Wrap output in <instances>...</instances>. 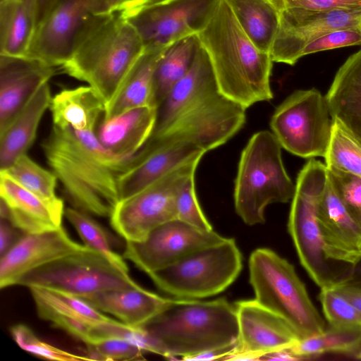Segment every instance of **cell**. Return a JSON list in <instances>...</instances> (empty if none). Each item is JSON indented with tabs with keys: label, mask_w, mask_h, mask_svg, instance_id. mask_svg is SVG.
<instances>
[{
	"label": "cell",
	"mask_w": 361,
	"mask_h": 361,
	"mask_svg": "<svg viewBox=\"0 0 361 361\" xmlns=\"http://www.w3.org/2000/svg\"><path fill=\"white\" fill-rule=\"evenodd\" d=\"M285 2L286 9L325 11L361 8V0H285Z\"/></svg>",
	"instance_id": "cell-43"
},
{
	"label": "cell",
	"mask_w": 361,
	"mask_h": 361,
	"mask_svg": "<svg viewBox=\"0 0 361 361\" xmlns=\"http://www.w3.org/2000/svg\"><path fill=\"white\" fill-rule=\"evenodd\" d=\"M361 45V28L343 29L330 32L310 43L302 56L332 49Z\"/></svg>",
	"instance_id": "cell-42"
},
{
	"label": "cell",
	"mask_w": 361,
	"mask_h": 361,
	"mask_svg": "<svg viewBox=\"0 0 361 361\" xmlns=\"http://www.w3.org/2000/svg\"><path fill=\"white\" fill-rule=\"evenodd\" d=\"M333 123L325 96L312 88L290 94L276 109L270 126L282 148L310 159L324 157Z\"/></svg>",
	"instance_id": "cell-11"
},
{
	"label": "cell",
	"mask_w": 361,
	"mask_h": 361,
	"mask_svg": "<svg viewBox=\"0 0 361 361\" xmlns=\"http://www.w3.org/2000/svg\"><path fill=\"white\" fill-rule=\"evenodd\" d=\"M205 151L189 142L156 148L145 153L138 152L132 166L118 180L121 200L135 194L176 167L195 158Z\"/></svg>",
	"instance_id": "cell-22"
},
{
	"label": "cell",
	"mask_w": 361,
	"mask_h": 361,
	"mask_svg": "<svg viewBox=\"0 0 361 361\" xmlns=\"http://www.w3.org/2000/svg\"><path fill=\"white\" fill-rule=\"evenodd\" d=\"M319 300L329 325H361V312L334 288L321 289Z\"/></svg>",
	"instance_id": "cell-38"
},
{
	"label": "cell",
	"mask_w": 361,
	"mask_h": 361,
	"mask_svg": "<svg viewBox=\"0 0 361 361\" xmlns=\"http://www.w3.org/2000/svg\"><path fill=\"white\" fill-rule=\"evenodd\" d=\"M234 305L238 338L228 359H259L289 350L300 341L288 322L255 300H240Z\"/></svg>",
	"instance_id": "cell-16"
},
{
	"label": "cell",
	"mask_w": 361,
	"mask_h": 361,
	"mask_svg": "<svg viewBox=\"0 0 361 361\" xmlns=\"http://www.w3.org/2000/svg\"><path fill=\"white\" fill-rule=\"evenodd\" d=\"M281 145L267 130L255 133L243 149L235 181L234 204L238 215L249 226L265 221L270 204L292 200L295 191L284 167Z\"/></svg>",
	"instance_id": "cell-6"
},
{
	"label": "cell",
	"mask_w": 361,
	"mask_h": 361,
	"mask_svg": "<svg viewBox=\"0 0 361 361\" xmlns=\"http://www.w3.org/2000/svg\"><path fill=\"white\" fill-rule=\"evenodd\" d=\"M226 1L248 38L258 49L270 54L281 13L267 0Z\"/></svg>",
	"instance_id": "cell-31"
},
{
	"label": "cell",
	"mask_w": 361,
	"mask_h": 361,
	"mask_svg": "<svg viewBox=\"0 0 361 361\" xmlns=\"http://www.w3.org/2000/svg\"><path fill=\"white\" fill-rule=\"evenodd\" d=\"M157 111L156 107L142 106L102 120L97 137L113 153L135 154L145 146L153 132Z\"/></svg>",
	"instance_id": "cell-24"
},
{
	"label": "cell",
	"mask_w": 361,
	"mask_h": 361,
	"mask_svg": "<svg viewBox=\"0 0 361 361\" xmlns=\"http://www.w3.org/2000/svg\"><path fill=\"white\" fill-rule=\"evenodd\" d=\"M105 104L89 85L63 89L52 96L49 109L53 126L82 132H95Z\"/></svg>",
	"instance_id": "cell-28"
},
{
	"label": "cell",
	"mask_w": 361,
	"mask_h": 361,
	"mask_svg": "<svg viewBox=\"0 0 361 361\" xmlns=\"http://www.w3.org/2000/svg\"><path fill=\"white\" fill-rule=\"evenodd\" d=\"M361 348V325H329L300 340L288 350L295 360L328 353H356Z\"/></svg>",
	"instance_id": "cell-34"
},
{
	"label": "cell",
	"mask_w": 361,
	"mask_h": 361,
	"mask_svg": "<svg viewBox=\"0 0 361 361\" xmlns=\"http://www.w3.org/2000/svg\"><path fill=\"white\" fill-rule=\"evenodd\" d=\"M356 357L361 360V348L360 350L355 353Z\"/></svg>",
	"instance_id": "cell-52"
},
{
	"label": "cell",
	"mask_w": 361,
	"mask_h": 361,
	"mask_svg": "<svg viewBox=\"0 0 361 361\" xmlns=\"http://www.w3.org/2000/svg\"><path fill=\"white\" fill-rule=\"evenodd\" d=\"M317 218L326 257L336 264L352 267L361 257V226L347 210L328 177Z\"/></svg>",
	"instance_id": "cell-19"
},
{
	"label": "cell",
	"mask_w": 361,
	"mask_h": 361,
	"mask_svg": "<svg viewBox=\"0 0 361 361\" xmlns=\"http://www.w3.org/2000/svg\"><path fill=\"white\" fill-rule=\"evenodd\" d=\"M123 0H95L94 13H105L117 8Z\"/></svg>",
	"instance_id": "cell-47"
},
{
	"label": "cell",
	"mask_w": 361,
	"mask_h": 361,
	"mask_svg": "<svg viewBox=\"0 0 361 361\" xmlns=\"http://www.w3.org/2000/svg\"><path fill=\"white\" fill-rule=\"evenodd\" d=\"M85 356L90 360H143L145 351L126 341L105 338L86 344Z\"/></svg>",
	"instance_id": "cell-39"
},
{
	"label": "cell",
	"mask_w": 361,
	"mask_h": 361,
	"mask_svg": "<svg viewBox=\"0 0 361 361\" xmlns=\"http://www.w3.org/2000/svg\"><path fill=\"white\" fill-rule=\"evenodd\" d=\"M269 1L280 13L286 10L285 0H267Z\"/></svg>",
	"instance_id": "cell-50"
},
{
	"label": "cell",
	"mask_w": 361,
	"mask_h": 361,
	"mask_svg": "<svg viewBox=\"0 0 361 361\" xmlns=\"http://www.w3.org/2000/svg\"><path fill=\"white\" fill-rule=\"evenodd\" d=\"M245 111L221 92L209 56L199 42L188 71L158 106L153 132L140 152L182 142L207 152L243 128Z\"/></svg>",
	"instance_id": "cell-1"
},
{
	"label": "cell",
	"mask_w": 361,
	"mask_h": 361,
	"mask_svg": "<svg viewBox=\"0 0 361 361\" xmlns=\"http://www.w3.org/2000/svg\"><path fill=\"white\" fill-rule=\"evenodd\" d=\"M325 98L332 119L361 140V49L339 68Z\"/></svg>",
	"instance_id": "cell-26"
},
{
	"label": "cell",
	"mask_w": 361,
	"mask_h": 361,
	"mask_svg": "<svg viewBox=\"0 0 361 361\" xmlns=\"http://www.w3.org/2000/svg\"><path fill=\"white\" fill-rule=\"evenodd\" d=\"M56 71L31 57L0 55V133Z\"/></svg>",
	"instance_id": "cell-20"
},
{
	"label": "cell",
	"mask_w": 361,
	"mask_h": 361,
	"mask_svg": "<svg viewBox=\"0 0 361 361\" xmlns=\"http://www.w3.org/2000/svg\"><path fill=\"white\" fill-rule=\"evenodd\" d=\"M95 0H61L37 24L26 56L61 67L70 57L75 39Z\"/></svg>",
	"instance_id": "cell-17"
},
{
	"label": "cell",
	"mask_w": 361,
	"mask_h": 361,
	"mask_svg": "<svg viewBox=\"0 0 361 361\" xmlns=\"http://www.w3.org/2000/svg\"><path fill=\"white\" fill-rule=\"evenodd\" d=\"M176 212V219L200 229L213 230L197 201L195 176L187 181L180 190L177 199Z\"/></svg>",
	"instance_id": "cell-41"
},
{
	"label": "cell",
	"mask_w": 361,
	"mask_h": 361,
	"mask_svg": "<svg viewBox=\"0 0 361 361\" xmlns=\"http://www.w3.org/2000/svg\"><path fill=\"white\" fill-rule=\"evenodd\" d=\"M202 157L171 170L135 194L121 200L110 216L114 230L126 241L145 240L154 228L176 219L178 195L195 174Z\"/></svg>",
	"instance_id": "cell-10"
},
{
	"label": "cell",
	"mask_w": 361,
	"mask_h": 361,
	"mask_svg": "<svg viewBox=\"0 0 361 361\" xmlns=\"http://www.w3.org/2000/svg\"><path fill=\"white\" fill-rule=\"evenodd\" d=\"M42 147L72 207L110 217L121 201L119 177L137 153L116 154L100 143L94 132L54 126Z\"/></svg>",
	"instance_id": "cell-2"
},
{
	"label": "cell",
	"mask_w": 361,
	"mask_h": 361,
	"mask_svg": "<svg viewBox=\"0 0 361 361\" xmlns=\"http://www.w3.org/2000/svg\"><path fill=\"white\" fill-rule=\"evenodd\" d=\"M149 1V0H123L117 8L120 9L125 15H128L146 5Z\"/></svg>",
	"instance_id": "cell-48"
},
{
	"label": "cell",
	"mask_w": 361,
	"mask_h": 361,
	"mask_svg": "<svg viewBox=\"0 0 361 361\" xmlns=\"http://www.w3.org/2000/svg\"><path fill=\"white\" fill-rule=\"evenodd\" d=\"M20 185L39 197L62 224L65 209L63 200L56 192L57 177L53 171L43 168L27 154L20 157L4 171Z\"/></svg>",
	"instance_id": "cell-33"
},
{
	"label": "cell",
	"mask_w": 361,
	"mask_h": 361,
	"mask_svg": "<svg viewBox=\"0 0 361 361\" xmlns=\"http://www.w3.org/2000/svg\"><path fill=\"white\" fill-rule=\"evenodd\" d=\"M353 28H361V8H287L281 13L270 56L273 62L293 66L302 57L303 49L315 39L332 31Z\"/></svg>",
	"instance_id": "cell-15"
},
{
	"label": "cell",
	"mask_w": 361,
	"mask_h": 361,
	"mask_svg": "<svg viewBox=\"0 0 361 361\" xmlns=\"http://www.w3.org/2000/svg\"><path fill=\"white\" fill-rule=\"evenodd\" d=\"M166 47L145 49L131 70L119 94L105 109L102 120L109 119L135 108H157L154 92V73Z\"/></svg>",
	"instance_id": "cell-30"
},
{
	"label": "cell",
	"mask_w": 361,
	"mask_h": 361,
	"mask_svg": "<svg viewBox=\"0 0 361 361\" xmlns=\"http://www.w3.org/2000/svg\"><path fill=\"white\" fill-rule=\"evenodd\" d=\"M334 288L361 312L360 288L346 284H341Z\"/></svg>",
	"instance_id": "cell-45"
},
{
	"label": "cell",
	"mask_w": 361,
	"mask_h": 361,
	"mask_svg": "<svg viewBox=\"0 0 361 361\" xmlns=\"http://www.w3.org/2000/svg\"><path fill=\"white\" fill-rule=\"evenodd\" d=\"M17 285L62 290L78 297L112 289L138 287L97 252L87 247L25 274Z\"/></svg>",
	"instance_id": "cell-12"
},
{
	"label": "cell",
	"mask_w": 361,
	"mask_h": 361,
	"mask_svg": "<svg viewBox=\"0 0 361 361\" xmlns=\"http://www.w3.org/2000/svg\"><path fill=\"white\" fill-rule=\"evenodd\" d=\"M38 0L0 1V55L26 56L38 21Z\"/></svg>",
	"instance_id": "cell-29"
},
{
	"label": "cell",
	"mask_w": 361,
	"mask_h": 361,
	"mask_svg": "<svg viewBox=\"0 0 361 361\" xmlns=\"http://www.w3.org/2000/svg\"><path fill=\"white\" fill-rule=\"evenodd\" d=\"M87 247L73 240L62 226L43 233H25L1 256L0 288L17 285L27 273Z\"/></svg>",
	"instance_id": "cell-18"
},
{
	"label": "cell",
	"mask_w": 361,
	"mask_h": 361,
	"mask_svg": "<svg viewBox=\"0 0 361 361\" xmlns=\"http://www.w3.org/2000/svg\"><path fill=\"white\" fill-rule=\"evenodd\" d=\"M145 49L137 30L120 9L92 13L80 29L70 57L60 68L93 88L106 109Z\"/></svg>",
	"instance_id": "cell-3"
},
{
	"label": "cell",
	"mask_w": 361,
	"mask_h": 361,
	"mask_svg": "<svg viewBox=\"0 0 361 361\" xmlns=\"http://www.w3.org/2000/svg\"><path fill=\"white\" fill-rule=\"evenodd\" d=\"M169 1V0H149V1L145 6L161 3V2H164V1Z\"/></svg>",
	"instance_id": "cell-51"
},
{
	"label": "cell",
	"mask_w": 361,
	"mask_h": 361,
	"mask_svg": "<svg viewBox=\"0 0 361 361\" xmlns=\"http://www.w3.org/2000/svg\"><path fill=\"white\" fill-rule=\"evenodd\" d=\"M61 0H38L39 11L37 24Z\"/></svg>",
	"instance_id": "cell-49"
},
{
	"label": "cell",
	"mask_w": 361,
	"mask_h": 361,
	"mask_svg": "<svg viewBox=\"0 0 361 361\" xmlns=\"http://www.w3.org/2000/svg\"><path fill=\"white\" fill-rule=\"evenodd\" d=\"M0 196L8 207V219L23 233H43L62 226L39 197L3 171Z\"/></svg>",
	"instance_id": "cell-27"
},
{
	"label": "cell",
	"mask_w": 361,
	"mask_h": 361,
	"mask_svg": "<svg viewBox=\"0 0 361 361\" xmlns=\"http://www.w3.org/2000/svg\"><path fill=\"white\" fill-rule=\"evenodd\" d=\"M225 238L214 230L200 229L175 219L154 228L142 241H126L123 257L149 274Z\"/></svg>",
	"instance_id": "cell-14"
},
{
	"label": "cell",
	"mask_w": 361,
	"mask_h": 361,
	"mask_svg": "<svg viewBox=\"0 0 361 361\" xmlns=\"http://www.w3.org/2000/svg\"><path fill=\"white\" fill-rule=\"evenodd\" d=\"M197 36L222 94L245 109L273 98L271 57L248 38L226 0L219 1Z\"/></svg>",
	"instance_id": "cell-4"
},
{
	"label": "cell",
	"mask_w": 361,
	"mask_h": 361,
	"mask_svg": "<svg viewBox=\"0 0 361 361\" xmlns=\"http://www.w3.org/2000/svg\"><path fill=\"white\" fill-rule=\"evenodd\" d=\"M333 121L325 165L361 178V140L339 121Z\"/></svg>",
	"instance_id": "cell-36"
},
{
	"label": "cell",
	"mask_w": 361,
	"mask_h": 361,
	"mask_svg": "<svg viewBox=\"0 0 361 361\" xmlns=\"http://www.w3.org/2000/svg\"><path fill=\"white\" fill-rule=\"evenodd\" d=\"M28 288L39 318L85 344L90 341L95 324L112 319L83 299L71 293L44 287Z\"/></svg>",
	"instance_id": "cell-21"
},
{
	"label": "cell",
	"mask_w": 361,
	"mask_h": 361,
	"mask_svg": "<svg viewBox=\"0 0 361 361\" xmlns=\"http://www.w3.org/2000/svg\"><path fill=\"white\" fill-rule=\"evenodd\" d=\"M342 284L361 288V257L351 267L347 280Z\"/></svg>",
	"instance_id": "cell-46"
},
{
	"label": "cell",
	"mask_w": 361,
	"mask_h": 361,
	"mask_svg": "<svg viewBox=\"0 0 361 361\" xmlns=\"http://www.w3.org/2000/svg\"><path fill=\"white\" fill-rule=\"evenodd\" d=\"M79 298L100 312L135 327L143 326L149 322L160 312L169 300L140 286L108 290Z\"/></svg>",
	"instance_id": "cell-23"
},
{
	"label": "cell",
	"mask_w": 361,
	"mask_h": 361,
	"mask_svg": "<svg viewBox=\"0 0 361 361\" xmlns=\"http://www.w3.org/2000/svg\"><path fill=\"white\" fill-rule=\"evenodd\" d=\"M327 177L324 164L314 158L306 162L297 177L288 221L300 262L320 289L342 284L350 269L338 268L340 264L329 260L325 252L317 209Z\"/></svg>",
	"instance_id": "cell-7"
},
{
	"label": "cell",
	"mask_w": 361,
	"mask_h": 361,
	"mask_svg": "<svg viewBox=\"0 0 361 361\" xmlns=\"http://www.w3.org/2000/svg\"><path fill=\"white\" fill-rule=\"evenodd\" d=\"M52 96L49 85L44 83L8 127L0 133V171L10 167L27 154L32 145L41 119L49 108Z\"/></svg>",
	"instance_id": "cell-25"
},
{
	"label": "cell",
	"mask_w": 361,
	"mask_h": 361,
	"mask_svg": "<svg viewBox=\"0 0 361 361\" xmlns=\"http://www.w3.org/2000/svg\"><path fill=\"white\" fill-rule=\"evenodd\" d=\"M220 0H169L140 7L125 15L140 34L145 49L170 46L197 35Z\"/></svg>",
	"instance_id": "cell-13"
},
{
	"label": "cell",
	"mask_w": 361,
	"mask_h": 361,
	"mask_svg": "<svg viewBox=\"0 0 361 361\" xmlns=\"http://www.w3.org/2000/svg\"><path fill=\"white\" fill-rule=\"evenodd\" d=\"M10 333L20 348L35 356L58 361L90 360L85 355L73 354L41 341L32 329L25 324L11 326Z\"/></svg>",
	"instance_id": "cell-37"
},
{
	"label": "cell",
	"mask_w": 361,
	"mask_h": 361,
	"mask_svg": "<svg viewBox=\"0 0 361 361\" xmlns=\"http://www.w3.org/2000/svg\"><path fill=\"white\" fill-rule=\"evenodd\" d=\"M242 267V254L235 240L226 238L148 276L160 290L176 298L202 299L225 290Z\"/></svg>",
	"instance_id": "cell-9"
},
{
	"label": "cell",
	"mask_w": 361,
	"mask_h": 361,
	"mask_svg": "<svg viewBox=\"0 0 361 361\" xmlns=\"http://www.w3.org/2000/svg\"><path fill=\"white\" fill-rule=\"evenodd\" d=\"M21 231L15 227L7 219L0 221V254H5L22 236Z\"/></svg>",
	"instance_id": "cell-44"
},
{
	"label": "cell",
	"mask_w": 361,
	"mask_h": 361,
	"mask_svg": "<svg viewBox=\"0 0 361 361\" xmlns=\"http://www.w3.org/2000/svg\"><path fill=\"white\" fill-rule=\"evenodd\" d=\"M249 279L255 300L288 322L300 340L326 328L293 264L274 251L257 248L251 253Z\"/></svg>",
	"instance_id": "cell-8"
},
{
	"label": "cell",
	"mask_w": 361,
	"mask_h": 361,
	"mask_svg": "<svg viewBox=\"0 0 361 361\" xmlns=\"http://www.w3.org/2000/svg\"><path fill=\"white\" fill-rule=\"evenodd\" d=\"M64 216L75 228L87 247L97 252L122 273L129 275V268L111 246V239L106 230L92 215L75 209H65Z\"/></svg>",
	"instance_id": "cell-35"
},
{
	"label": "cell",
	"mask_w": 361,
	"mask_h": 361,
	"mask_svg": "<svg viewBox=\"0 0 361 361\" xmlns=\"http://www.w3.org/2000/svg\"><path fill=\"white\" fill-rule=\"evenodd\" d=\"M326 169L328 178L341 202L361 226V178L334 168Z\"/></svg>",
	"instance_id": "cell-40"
},
{
	"label": "cell",
	"mask_w": 361,
	"mask_h": 361,
	"mask_svg": "<svg viewBox=\"0 0 361 361\" xmlns=\"http://www.w3.org/2000/svg\"><path fill=\"white\" fill-rule=\"evenodd\" d=\"M141 327L151 338V353L186 360L235 345L238 338L236 309L226 298H169L160 312Z\"/></svg>",
	"instance_id": "cell-5"
},
{
	"label": "cell",
	"mask_w": 361,
	"mask_h": 361,
	"mask_svg": "<svg viewBox=\"0 0 361 361\" xmlns=\"http://www.w3.org/2000/svg\"><path fill=\"white\" fill-rule=\"evenodd\" d=\"M198 44L199 40L195 35L178 40L165 49L157 63L154 78L157 108L188 71Z\"/></svg>",
	"instance_id": "cell-32"
}]
</instances>
